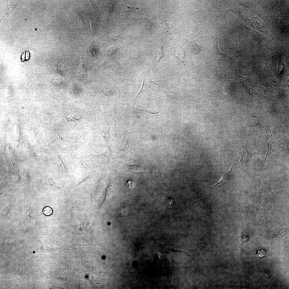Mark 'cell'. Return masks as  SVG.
I'll list each match as a JSON object with an SVG mask.
<instances>
[{
    "label": "cell",
    "instance_id": "cell-1",
    "mask_svg": "<svg viewBox=\"0 0 289 289\" xmlns=\"http://www.w3.org/2000/svg\"><path fill=\"white\" fill-rule=\"evenodd\" d=\"M279 199L272 192L269 183L265 182L264 185L258 201L262 205L264 206L266 204L276 203Z\"/></svg>",
    "mask_w": 289,
    "mask_h": 289
},
{
    "label": "cell",
    "instance_id": "cell-2",
    "mask_svg": "<svg viewBox=\"0 0 289 289\" xmlns=\"http://www.w3.org/2000/svg\"><path fill=\"white\" fill-rule=\"evenodd\" d=\"M237 168V167L236 165L234 164H232L230 170L228 172L224 174L220 181L212 187L211 189H212L220 184L224 185L228 183L233 178Z\"/></svg>",
    "mask_w": 289,
    "mask_h": 289
},
{
    "label": "cell",
    "instance_id": "cell-3",
    "mask_svg": "<svg viewBox=\"0 0 289 289\" xmlns=\"http://www.w3.org/2000/svg\"><path fill=\"white\" fill-rule=\"evenodd\" d=\"M263 127L265 130L266 132L267 142L268 143L269 149L267 154V155L264 161L265 163L268 159L271 153V151L272 148L274 145V141L272 135L271 130L270 127V124L269 122H268L267 124L263 126Z\"/></svg>",
    "mask_w": 289,
    "mask_h": 289
},
{
    "label": "cell",
    "instance_id": "cell-4",
    "mask_svg": "<svg viewBox=\"0 0 289 289\" xmlns=\"http://www.w3.org/2000/svg\"><path fill=\"white\" fill-rule=\"evenodd\" d=\"M142 79H143V84L141 90L137 96L136 99L140 94L143 92L144 91H148L149 93V90L151 87L154 85H160L163 86V85L159 84L150 80L148 77V75H145L141 74L140 73Z\"/></svg>",
    "mask_w": 289,
    "mask_h": 289
},
{
    "label": "cell",
    "instance_id": "cell-5",
    "mask_svg": "<svg viewBox=\"0 0 289 289\" xmlns=\"http://www.w3.org/2000/svg\"><path fill=\"white\" fill-rule=\"evenodd\" d=\"M242 155L240 162L238 164V166H240L252 160L254 157L253 155L249 151L245 144L242 143Z\"/></svg>",
    "mask_w": 289,
    "mask_h": 289
},
{
    "label": "cell",
    "instance_id": "cell-6",
    "mask_svg": "<svg viewBox=\"0 0 289 289\" xmlns=\"http://www.w3.org/2000/svg\"><path fill=\"white\" fill-rule=\"evenodd\" d=\"M258 216L256 223L260 225L264 226L273 224V219L271 215L266 211Z\"/></svg>",
    "mask_w": 289,
    "mask_h": 289
},
{
    "label": "cell",
    "instance_id": "cell-7",
    "mask_svg": "<svg viewBox=\"0 0 289 289\" xmlns=\"http://www.w3.org/2000/svg\"><path fill=\"white\" fill-rule=\"evenodd\" d=\"M244 212L248 217L253 218L259 214V210L258 207L251 205L244 207Z\"/></svg>",
    "mask_w": 289,
    "mask_h": 289
},
{
    "label": "cell",
    "instance_id": "cell-8",
    "mask_svg": "<svg viewBox=\"0 0 289 289\" xmlns=\"http://www.w3.org/2000/svg\"><path fill=\"white\" fill-rule=\"evenodd\" d=\"M227 55L222 53L219 48L218 41H217L214 46L213 54V60L210 63L215 60H220L225 61H226Z\"/></svg>",
    "mask_w": 289,
    "mask_h": 289
},
{
    "label": "cell",
    "instance_id": "cell-9",
    "mask_svg": "<svg viewBox=\"0 0 289 289\" xmlns=\"http://www.w3.org/2000/svg\"><path fill=\"white\" fill-rule=\"evenodd\" d=\"M194 40V42L191 46V50L192 52L196 56L203 50L204 47L203 46L199 45Z\"/></svg>",
    "mask_w": 289,
    "mask_h": 289
},
{
    "label": "cell",
    "instance_id": "cell-10",
    "mask_svg": "<svg viewBox=\"0 0 289 289\" xmlns=\"http://www.w3.org/2000/svg\"><path fill=\"white\" fill-rule=\"evenodd\" d=\"M260 125L261 124L258 121V114L256 110L253 113L249 123V126L250 127L252 128L256 126Z\"/></svg>",
    "mask_w": 289,
    "mask_h": 289
},
{
    "label": "cell",
    "instance_id": "cell-11",
    "mask_svg": "<svg viewBox=\"0 0 289 289\" xmlns=\"http://www.w3.org/2000/svg\"><path fill=\"white\" fill-rule=\"evenodd\" d=\"M174 55L177 57L181 60L183 64V69L185 66V57L183 49L182 47L178 49L174 53Z\"/></svg>",
    "mask_w": 289,
    "mask_h": 289
},
{
    "label": "cell",
    "instance_id": "cell-12",
    "mask_svg": "<svg viewBox=\"0 0 289 289\" xmlns=\"http://www.w3.org/2000/svg\"><path fill=\"white\" fill-rule=\"evenodd\" d=\"M287 231L288 229L287 228L277 229L274 231L272 236L274 237H282L286 235Z\"/></svg>",
    "mask_w": 289,
    "mask_h": 289
},
{
    "label": "cell",
    "instance_id": "cell-13",
    "mask_svg": "<svg viewBox=\"0 0 289 289\" xmlns=\"http://www.w3.org/2000/svg\"><path fill=\"white\" fill-rule=\"evenodd\" d=\"M171 251L173 252H182L185 254L187 256V261L188 256L191 257V254L190 252L187 250L182 248H177L172 247Z\"/></svg>",
    "mask_w": 289,
    "mask_h": 289
},
{
    "label": "cell",
    "instance_id": "cell-14",
    "mask_svg": "<svg viewBox=\"0 0 289 289\" xmlns=\"http://www.w3.org/2000/svg\"><path fill=\"white\" fill-rule=\"evenodd\" d=\"M151 174L154 178H156L159 181V182L161 183L162 185L164 186L166 188L169 190L172 191L166 186L165 184V182L160 178L159 176L158 173L155 171H152L151 172Z\"/></svg>",
    "mask_w": 289,
    "mask_h": 289
},
{
    "label": "cell",
    "instance_id": "cell-15",
    "mask_svg": "<svg viewBox=\"0 0 289 289\" xmlns=\"http://www.w3.org/2000/svg\"><path fill=\"white\" fill-rule=\"evenodd\" d=\"M86 69L85 65L83 63H81L77 71V74L79 75L83 76L86 73Z\"/></svg>",
    "mask_w": 289,
    "mask_h": 289
},
{
    "label": "cell",
    "instance_id": "cell-16",
    "mask_svg": "<svg viewBox=\"0 0 289 289\" xmlns=\"http://www.w3.org/2000/svg\"><path fill=\"white\" fill-rule=\"evenodd\" d=\"M131 12V9L129 7H127L125 9H122L120 13V15L122 18L125 19L129 15V13Z\"/></svg>",
    "mask_w": 289,
    "mask_h": 289
},
{
    "label": "cell",
    "instance_id": "cell-17",
    "mask_svg": "<svg viewBox=\"0 0 289 289\" xmlns=\"http://www.w3.org/2000/svg\"><path fill=\"white\" fill-rule=\"evenodd\" d=\"M162 49L163 47L161 46L159 47L157 50L156 57V61L158 63L164 56Z\"/></svg>",
    "mask_w": 289,
    "mask_h": 289
},
{
    "label": "cell",
    "instance_id": "cell-18",
    "mask_svg": "<svg viewBox=\"0 0 289 289\" xmlns=\"http://www.w3.org/2000/svg\"><path fill=\"white\" fill-rule=\"evenodd\" d=\"M43 212L45 215L49 216L53 213V210L51 208L49 207H46L43 209Z\"/></svg>",
    "mask_w": 289,
    "mask_h": 289
},
{
    "label": "cell",
    "instance_id": "cell-19",
    "mask_svg": "<svg viewBox=\"0 0 289 289\" xmlns=\"http://www.w3.org/2000/svg\"><path fill=\"white\" fill-rule=\"evenodd\" d=\"M117 49L115 46H110L108 48L107 52L108 54L112 55L116 52Z\"/></svg>",
    "mask_w": 289,
    "mask_h": 289
},
{
    "label": "cell",
    "instance_id": "cell-20",
    "mask_svg": "<svg viewBox=\"0 0 289 289\" xmlns=\"http://www.w3.org/2000/svg\"><path fill=\"white\" fill-rule=\"evenodd\" d=\"M127 208H125L124 207H121L120 208L119 210V214H120V216H126L128 213V211L127 210Z\"/></svg>",
    "mask_w": 289,
    "mask_h": 289
},
{
    "label": "cell",
    "instance_id": "cell-21",
    "mask_svg": "<svg viewBox=\"0 0 289 289\" xmlns=\"http://www.w3.org/2000/svg\"><path fill=\"white\" fill-rule=\"evenodd\" d=\"M143 22L146 28L148 29H150L151 28V25L149 21L146 19H144Z\"/></svg>",
    "mask_w": 289,
    "mask_h": 289
},
{
    "label": "cell",
    "instance_id": "cell-22",
    "mask_svg": "<svg viewBox=\"0 0 289 289\" xmlns=\"http://www.w3.org/2000/svg\"><path fill=\"white\" fill-rule=\"evenodd\" d=\"M266 254L265 251L263 250H261L258 251L257 255L260 258H262L266 255Z\"/></svg>",
    "mask_w": 289,
    "mask_h": 289
},
{
    "label": "cell",
    "instance_id": "cell-23",
    "mask_svg": "<svg viewBox=\"0 0 289 289\" xmlns=\"http://www.w3.org/2000/svg\"><path fill=\"white\" fill-rule=\"evenodd\" d=\"M102 90L104 93L106 94H111V89L110 87H107L105 86H103L102 87Z\"/></svg>",
    "mask_w": 289,
    "mask_h": 289
},
{
    "label": "cell",
    "instance_id": "cell-24",
    "mask_svg": "<svg viewBox=\"0 0 289 289\" xmlns=\"http://www.w3.org/2000/svg\"><path fill=\"white\" fill-rule=\"evenodd\" d=\"M249 239V237L247 235H243L242 238V243H243L247 242Z\"/></svg>",
    "mask_w": 289,
    "mask_h": 289
},
{
    "label": "cell",
    "instance_id": "cell-25",
    "mask_svg": "<svg viewBox=\"0 0 289 289\" xmlns=\"http://www.w3.org/2000/svg\"><path fill=\"white\" fill-rule=\"evenodd\" d=\"M78 24L81 27H83L84 26V24L83 22L81 19H78Z\"/></svg>",
    "mask_w": 289,
    "mask_h": 289
},
{
    "label": "cell",
    "instance_id": "cell-26",
    "mask_svg": "<svg viewBox=\"0 0 289 289\" xmlns=\"http://www.w3.org/2000/svg\"><path fill=\"white\" fill-rule=\"evenodd\" d=\"M172 200H169L168 201H167V202H166L165 203V205L167 206V205L170 204V207L171 206H173V205L172 204H173V202H172Z\"/></svg>",
    "mask_w": 289,
    "mask_h": 289
},
{
    "label": "cell",
    "instance_id": "cell-27",
    "mask_svg": "<svg viewBox=\"0 0 289 289\" xmlns=\"http://www.w3.org/2000/svg\"><path fill=\"white\" fill-rule=\"evenodd\" d=\"M90 22L91 27V29L92 30L93 29L94 26V25L93 21H92L90 20Z\"/></svg>",
    "mask_w": 289,
    "mask_h": 289
},
{
    "label": "cell",
    "instance_id": "cell-28",
    "mask_svg": "<svg viewBox=\"0 0 289 289\" xmlns=\"http://www.w3.org/2000/svg\"><path fill=\"white\" fill-rule=\"evenodd\" d=\"M87 2H88V4L91 7V8L92 9V3L90 1H87Z\"/></svg>",
    "mask_w": 289,
    "mask_h": 289
},
{
    "label": "cell",
    "instance_id": "cell-29",
    "mask_svg": "<svg viewBox=\"0 0 289 289\" xmlns=\"http://www.w3.org/2000/svg\"><path fill=\"white\" fill-rule=\"evenodd\" d=\"M29 56V54L28 53H27L26 54V59L27 60L28 59Z\"/></svg>",
    "mask_w": 289,
    "mask_h": 289
}]
</instances>
